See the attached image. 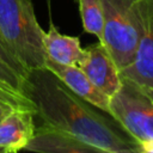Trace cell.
<instances>
[{"label":"cell","mask_w":153,"mask_h":153,"mask_svg":"<svg viewBox=\"0 0 153 153\" xmlns=\"http://www.w3.org/2000/svg\"><path fill=\"white\" fill-rule=\"evenodd\" d=\"M35 116L33 109L13 108L0 120V153L25 149L36 130Z\"/></svg>","instance_id":"obj_7"},{"label":"cell","mask_w":153,"mask_h":153,"mask_svg":"<svg viewBox=\"0 0 153 153\" xmlns=\"http://www.w3.org/2000/svg\"><path fill=\"white\" fill-rule=\"evenodd\" d=\"M23 94L44 126L74 136L98 153H141L136 140L118 122L75 94L44 66L27 71Z\"/></svg>","instance_id":"obj_1"},{"label":"cell","mask_w":153,"mask_h":153,"mask_svg":"<svg viewBox=\"0 0 153 153\" xmlns=\"http://www.w3.org/2000/svg\"><path fill=\"white\" fill-rule=\"evenodd\" d=\"M85 49L86 56L79 67L98 90L111 98L118 91L122 82L118 67L99 41Z\"/></svg>","instance_id":"obj_6"},{"label":"cell","mask_w":153,"mask_h":153,"mask_svg":"<svg viewBox=\"0 0 153 153\" xmlns=\"http://www.w3.org/2000/svg\"><path fill=\"white\" fill-rule=\"evenodd\" d=\"M42 33L31 0H0V38L26 71L44 66Z\"/></svg>","instance_id":"obj_2"},{"label":"cell","mask_w":153,"mask_h":153,"mask_svg":"<svg viewBox=\"0 0 153 153\" xmlns=\"http://www.w3.org/2000/svg\"><path fill=\"white\" fill-rule=\"evenodd\" d=\"M25 75L0 57V87L13 93L23 94ZM24 96V94H23Z\"/></svg>","instance_id":"obj_12"},{"label":"cell","mask_w":153,"mask_h":153,"mask_svg":"<svg viewBox=\"0 0 153 153\" xmlns=\"http://www.w3.org/2000/svg\"><path fill=\"white\" fill-rule=\"evenodd\" d=\"M136 6L141 35L131 62L120 74L153 94V0H137Z\"/></svg>","instance_id":"obj_5"},{"label":"cell","mask_w":153,"mask_h":153,"mask_svg":"<svg viewBox=\"0 0 153 153\" xmlns=\"http://www.w3.org/2000/svg\"><path fill=\"white\" fill-rule=\"evenodd\" d=\"M42 41L47 57L55 62L79 67L85 60L86 49L81 48L79 38L61 33L53 22L47 31L43 30Z\"/></svg>","instance_id":"obj_9"},{"label":"cell","mask_w":153,"mask_h":153,"mask_svg":"<svg viewBox=\"0 0 153 153\" xmlns=\"http://www.w3.org/2000/svg\"><path fill=\"white\" fill-rule=\"evenodd\" d=\"M24 151L49 153H98L97 149L79 141L74 136L44 124L36 128L31 141L27 143Z\"/></svg>","instance_id":"obj_10"},{"label":"cell","mask_w":153,"mask_h":153,"mask_svg":"<svg viewBox=\"0 0 153 153\" xmlns=\"http://www.w3.org/2000/svg\"><path fill=\"white\" fill-rule=\"evenodd\" d=\"M11 109H13V106L7 105V104H0V120H1Z\"/></svg>","instance_id":"obj_15"},{"label":"cell","mask_w":153,"mask_h":153,"mask_svg":"<svg viewBox=\"0 0 153 153\" xmlns=\"http://www.w3.org/2000/svg\"><path fill=\"white\" fill-rule=\"evenodd\" d=\"M0 104H7L13 108H30L35 110L33 104L25 96L13 93L2 87H0Z\"/></svg>","instance_id":"obj_13"},{"label":"cell","mask_w":153,"mask_h":153,"mask_svg":"<svg viewBox=\"0 0 153 153\" xmlns=\"http://www.w3.org/2000/svg\"><path fill=\"white\" fill-rule=\"evenodd\" d=\"M109 115L140 145L153 141V94L123 79L110 98Z\"/></svg>","instance_id":"obj_4"},{"label":"cell","mask_w":153,"mask_h":153,"mask_svg":"<svg viewBox=\"0 0 153 153\" xmlns=\"http://www.w3.org/2000/svg\"><path fill=\"white\" fill-rule=\"evenodd\" d=\"M85 32L94 35L98 41L103 33V4L102 0H76Z\"/></svg>","instance_id":"obj_11"},{"label":"cell","mask_w":153,"mask_h":153,"mask_svg":"<svg viewBox=\"0 0 153 153\" xmlns=\"http://www.w3.org/2000/svg\"><path fill=\"white\" fill-rule=\"evenodd\" d=\"M0 57L1 59H4L7 63H10L12 67H14L17 71H19L22 74H26L27 73V71H26V68L23 66V63L17 59V56L12 53V50L7 47V44L0 38Z\"/></svg>","instance_id":"obj_14"},{"label":"cell","mask_w":153,"mask_h":153,"mask_svg":"<svg viewBox=\"0 0 153 153\" xmlns=\"http://www.w3.org/2000/svg\"><path fill=\"white\" fill-rule=\"evenodd\" d=\"M102 4L103 33L99 42L121 71L131 62L141 35L137 0H102Z\"/></svg>","instance_id":"obj_3"},{"label":"cell","mask_w":153,"mask_h":153,"mask_svg":"<svg viewBox=\"0 0 153 153\" xmlns=\"http://www.w3.org/2000/svg\"><path fill=\"white\" fill-rule=\"evenodd\" d=\"M44 67H47L51 72H54L65 82V85L69 90H72L75 94H78L82 99L87 100L92 105L97 106L102 111L109 114L110 98L92 84V81L87 78V75L81 71L80 67L62 65V63L55 62L48 57L45 59Z\"/></svg>","instance_id":"obj_8"}]
</instances>
